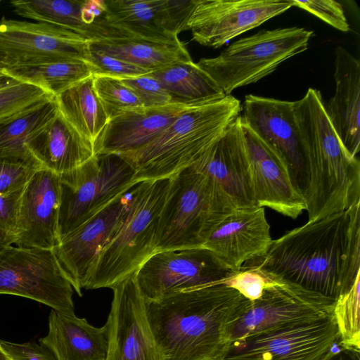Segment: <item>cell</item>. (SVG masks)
<instances>
[{"label":"cell","instance_id":"6da1fadb","mask_svg":"<svg viewBox=\"0 0 360 360\" xmlns=\"http://www.w3.org/2000/svg\"><path fill=\"white\" fill-rule=\"evenodd\" d=\"M253 261L271 279L335 300L360 276V202L287 231Z\"/></svg>","mask_w":360,"mask_h":360},{"label":"cell","instance_id":"7a4b0ae2","mask_svg":"<svg viewBox=\"0 0 360 360\" xmlns=\"http://www.w3.org/2000/svg\"><path fill=\"white\" fill-rule=\"evenodd\" d=\"M246 300L214 283L144 301L159 360H221L229 325Z\"/></svg>","mask_w":360,"mask_h":360},{"label":"cell","instance_id":"3957f363","mask_svg":"<svg viewBox=\"0 0 360 360\" xmlns=\"http://www.w3.org/2000/svg\"><path fill=\"white\" fill-rule=\"evenodd\" d=\"M293 110L307 156L308 221L344 211L360 202V164L342 143L321 92L309 88Z\"/></svg>","mask_w":360,"mask_h":360},{"label":"cell","instance_id":"277c9868","mask_svg":"<svg viewBox=\"0 0 360 360\" xmlns=\"http://www.w3.org/2000/svg\"><path fill=\"white\" fill-rule=\"evenodd\" d=\"M228 95L190 109L144 147L120 155L134 169L137 182L169 179L200 160L241 112Z\"/></svg>","mask_w":360,"mask_h":360},{"label":"cell","instance_id":"5b68a950","mask_svg":"<svg viewBox=\"0 0 360 360\" xmlns=\"http://www.w3.org/2000/svg\"><path fill=\"white\" fill-rule=\"evenodd\" d=\"M236 209L212 178L191 167L180 172L170 178L158 224L155 252L203 246Z\"/></svg>","mask_w":360,"mask_h":360},{"label":"cell","instance_id":"8992f818","mask_svg":"<svg viewBox=\"0 0 360 360\" xmlns=\"http://www.w3.org/2000/svg\"><path fill=\"white\" fill-rule=\"evenodd\" d=\"M169 182L170 178L146 180L131 188L124 218L93 264L84 289L111 288L155 252L158 224Z\"/></svg>","mask_w":360,"mask_h":360},{"label":"cell","instance_id":"52a82bcc","mask_svg":"<svg viewBox=\"0 0 360 360\" xmlns=\"http://www.w3.org/2000/svg\"><path fill=\"white\" fill-rule=\"evenodd\" d=\"M314 32L290 27L258 31L227 46L214 58H202L197 65L226 96L272 73L288 58L307 49Z\"/></svg>","mask_w":360,"mask_h":360},{"label":"cell","instance_id":"ba28073f","mask_svg":"<svg viewBox=\"0 0 360 360\" xmlns=\"http://www.w3.org/2000/svg\"><path fill=\"white\" fill-rule=\"evenodd\" d=\"M134 175L132 166L118 154L95 155L80 167L60 174V241L138 184Z\"/></svg>","mask_w":360,"mask_h":360},{"label":"cell","instance_id":"9c48e42d","mask_svg":"<svg viewBox=\"0 0 360 360\" xmlns=\"http://www.w3.org/2000/svg\"><path fill=\"white\" fill-rule=\"evenodd\" d=\"M103 15L89 25L88 40L137 39L179 41L195 0H105Z\"/></svg>","mask_w":360,"mask_h":360},{"label":"cell","instance_id":"30bf717a","mask_svg":"<svg viewBox=\"0 0 360 360\" xmlns=\"http://www.w3.org/2000/svg\"><path fill=\"white\" fill-rule=\"evenodd\" d=\"M342 351L332 313L233 340L221 360H332Z\"/></svg>","mask_w":360,"mask_h":360},{"label":"cell","instance_id":"8fae6325","mask_svg":"<svg viewBox=\"0 0 360 360\" xmlns=\"http://www.w3.org/2000/svg\"><path fill=\"white\" fill-rule=\"evenodd\" d=\"M73 292L53 249L11 245L0 252V294L32 299L74 316Z\"/></svg>","mask_w":360,"mask_h":360},{"label":"cell","instance_id":"7c38bea8","mask_svg":"<svg viewBox=\"0 0 360 360\" xmlns=\"http://www.w3.org/2000/svg\"><path fill=\"white\" fill-rule=\"evenodd\" d=\"M236 271L202 246L156 252L134 275L144 301H153L185 290L221 283Z\"/></svg>","mask_w":360,"mask_h":360},{"label":"cell","instance_id":"4fadbf2b","mask_svg":"<svg viewBox=\"0 0 360 360\" xmlns=\"http://www.w3.org/2000/svg\"><path fill=\"white\" fill-rule=\"evenodd\" d=\"M335 300L297 285L276 281L262 296L247 300L229 327L230 342L286 325L311 322L332 315Z\"/></svg>","mask_w":360,"mask_h":360},{"label":"cell","instance_id":"5bb4252c","mask_svg":"<svg viewBox=\"0 0 360 360\" xmlns=\"http://www.w3.org/2000/svg\"><path fill=\"white\" fill-rule=\"evenodd\" d=\"M242 122L286 164L292 181L305 199L307 156L293 110V101L246 95Z\"/></svg>","mask_w":360,"mask_h":360},{"label":"cell","instance_id":"9a60e30c","mask_svg":"<svg viewBox=\"0 0 360 360\" xmlns=\"http://www.w3.org/2000/svg\"><path fill=\"white\" fill-rule=\"evenodd\" d=\"M0 51L8 68L64 60H86L89 40L52 25L2 18Z\"/></svg>","mask_w":360,"mask_h":360},{"label":"cell","instance_id":"2e32d148","mask_svg":"<svg viewBox=\"0 0 360 360\" xmlns=\"http://www.w3.org/2000/svg\"><path fill=\"white\" fill-rule=\"evenodd\" d=\"M291 7L290 0H195L187 26L194 41L217 49Z\"/></svg>","mask_w":360,"mask_h":360},{"label":"cell","instance_id":"e0dca14e","mask_svg":"<svg viewBox=\"0 0 360 360\" xmlns=\"http://www.w3.org/2000/svg\"><path fill=\"white\" fill-rule=\"evenodd\" d=\"M131 189L63 238L53 251L73 289L82 296L93 264L121 225L129 206Z\"/></svg>","mask_w":360,"mask_h":360},{"label":"cell","instance_id":"ac0fdd59","mask_svg":"<svg viewBox=\"0 0 360 360\" xmlns=\"http://www.w3.org/2000/svg\"><path fill=\"white\" fill-rule=\"evenodd\" d=\"M105 360H159L145 302L132 274L111 288Z\"/></svg>","mask_w":360,"mask_h":360},{"label":"cell","instance_id":"d6986e66","mask_svg":"<svg viewBox=\"0 0 360 360\" xmlns=\"http://www.w3.org/2000/svg\"><path fill=\"white\" fill-rule=\"evenodd\" d=\"M60 174L41 168L25 185L13 244L24 248L53 249L60 242Z\"/></svg>","mask_w":360,"mask_h":360},{"label":"cell","instance_id":"ffe728a7","mask_svg":"<svg viewBox=\"0 0 360 360\" xmlns=\"http://www.w3.org/2000/svg\"><path fill=\"white\" fill-rule=\"evenodd\" d=\"M242 122V121H241ZM257 207H269L292 219L306 210L304 198L295 187L280 156L242 122Z\"/></svg>","mask_w":360,"mask_h":360},{"label":"cell","instance_id":"44dd1931","mask_svg":"<svg viewBox=\"0 0 360 360\" xmlns=\"http://www.w3.org/2000/svg\"><path fill=\"white\" fill-rule=\"evenodd\" d=\"M191 167L217 182L236 208L257 207L240 115L229 124L207 153Z\"/></svg>","mask_w":360,"mask_h":360},{"label":"cell","instance_id":"7402d4cb","mask_svg":"<svg viewBox=\"0 0 360 360\" xmlns=\"http://www.w3.org/2000/svg\"><path fill=\"white\" fill-rule=\"evenodd\" d=\"M273 239L264 207L237 208L211 233L202 247L212 251L230 269L264 256Z\"/></svg>","mask_w":360,"mask_h":360},{"label":"cell","instance_id":"603a6c76","mask_svg":"<svg viewBox=\"0 0 360 360\" xmlns=\"http://www.w3.org/2000/svg\"><path fill=\"white\" fill-rule=\"evenodd\" d=\"M202 105L172 102L141 107L110 119L94 143L96 155L137 150L156 139L186 111Z\"/></svg>","mask_w":360,"mask_h":360},{"label":"cell","instance_id":"cb8c5ba5","mask_svg":"<svg viewBox=\"0 0 360 360\" xmlns=\"http://www.w3.org/2000/svg\"><path fill=\"white\" fill-rule=\"evenodd\" d=\"M335 54V91L325 109L342 143L356 157L360 150V63L342 46Z\"/></svg>","mask_w":360,"mask_h":360},{"label":"cell","instance_id":"d4e9b609","mask_svg":"<svg viewBox=\"0 0 360 360\" xmlns=\"http://www.w3.org/2000/svg\"><path fill=\"white\" fill-rule=\"evenodd\" d=\"M39 344L56 360H105L108 346V326L98 328L85 319L68 316L52 309L49 329Z\"/></svg>","mask_w":360,"mask_h":360},{"label":"cell","instance_id":"484cf974","mask_svg":"<svg viewBox=\"0 0 360 360\" xmlns=\"http://www.w3.org/2000/svg\"><path fill=\"white\" fill-rule=\"evenodd\" d=\"M27 148L42 168L58 174L76 169L96 155L94 143L81 136L59 111Z\"/></svg>","mask_w":360,"mask_h":360},{"label":"cell","instance_id":"4316f807","mask_svg":"<svg viewBox=\"0 0 360 360\" xmlns=\"http://www.w3.org/2000/svg\"><path fill=\"white\" fill-rule=\"evenodd\" d=\"M90 50L138 65L150 72L176 63L191 61L184 43L137 39H97L89 41Z\"/></svg>","mask_w":360,"mask_h":360},{"label":"cell","instance_id":"83f0119b","mask_svg":"<svg viewBox=\"0 0 360 360\" xmlns=\"http://www.w3.org/2000/svg\"><path fill=\"white\" fill-rule=\"evenodd\" d=\"M148 74L162 84L174 103L205 105L226 96L210 75L193 60Z\"/></svg>","mask_w":360,"mask_h":360},{"label":"cell","instance_id":"f1b7e54d","mask_svg":"<svg viewBox=\"0 0 360 360\" xmlns=\"http://www.w3.org/2000/svg\"><path fill=\"white\" fill-rule=\"evenodd\" d=\"M92 77L55 96V101L63 118L94 145L109 119L95 92Z\"/></svg>","mask_w":360,"mask_h":360},{"label":"cell","instance_id":"f546056e","mask_svg":"<svg viewBox=\"0 0 360 360\" xmlns=\"http://www.w3.org/2000/svg\"><path fill=\"white\" fill-rule=\"evenodd\" d=\"M4 71L20 82L41 87L54 96L95 74L93 65L86 60L15 66Z\"/></svg>","mask_w":360,"mask_h":360},{"label":"cell","instance_id":"4dcf8cb0","mask_svg":"<svg viewBox=\"0 0 360 360\" xmlns=\"http://www.w3.org/2000/svg\"><path fill=\"white\" fill-rule=\"evenodd\" d=\"M58 114L54 97L0 120V155L30 154L27 143Z\"/></svg>","mask_w":360,"mask_h":360},{"label":"cell","instance_id":"1f68e13d","mask_svg":"<svg viewBox=\"0 0 360 360\" xmlns=\"http://www.w3.org/2000/svg\"><path fill=\"white\" fill-rule=\"evenodd\" d=\"M84 0H17L11 2L14 12L37 22L52 25L86 38L89 25L82 19Z\"/></svg>","mask_w":360,"mask_h":360},{"label":"cell","instance_id":"d6a6232c","mask_svg":"<svg viewBox=\"0 0 360 360\" xmlns=\"http://www.w3.org/2000/svg\"><path fill=\"white\" fill-rule=\"evenodd\" d=\"M360 276L335 301L333 315L343 351L360 354Z\"/></svg>","mask_w":360,"mask_h":360},{"label":"cell","instance_id":"836d02e7","mask_svg":"<svg viewBox=\"0 0 360 360\" xmlns=\"http://www.w3.org/2000/svg\"><path fill=\"white\" fill-rule=\"evenodd\" d=\"M93 86L109 120L120 113L143 107L139 98L120 79L94 75Z\"/></svg>","mask_w":360,"mask_h":360},{"label":"cell","instance_id":"e575fe53","mask_svg":"<svg viewBox=\"0 0 360 360\" xmlns=\"http://www.w3.org/2000/svg\"><path fill=\"white\" fill-rule=\"evenodd\" d=\"M54 97L41 87L25 82L0 89V120Z\"/></svg>","mask_w":360,"mask_h":360},{"label":"cell","instance_id":"d590c367","mask_svg":"<svg viewBox=\"0 0 360 360\" xmlns=\"http://www.w3.org/2000/svg\"><path fill=\"white\" fill-rule=\"evenodd\" d=\"M41 168L31 154L0 155V193L23 188L33 174Z\"/></svg>","mask_w":360,"mask_h":360},{"label":"cell","instance_id":"8d00e7d4","mask_svg":"<svg viewBox=\"0 0 360 360\" xmlns=\"http://www.w3.org/2000/svg\"><path fill=\"white\" fill-rule=\"evenodd\" d=\"M255 266L242 267L221 283L237 290L245 299L253 301L259 298L264 290L274 283Z\"/></svg>","mask_w":360,"mask_h":360},{"label":"cell","instance_id":"74e56055","mask_svg":"<svg viewBox=\"0 0 360 360\" xmlns=\"http://www.w3.org/2000/svg\"><path fill=\"white\" fill-rule=\"evenodd\" d=\"M120 79L139 98L143 107L165 105L172 103L168 92L155 78L148 73Z\"/></svg>","mask_w":360,"mask_h":360},{"label":"cell","instance_id":"f35d334b","mask_svg":"<svg viewBox=\"0 0 360 360\" xmlns=\"http://www.w3.org/2000/svg\"><path fill=\"white\" fill-rule=\"evenodd\" d=\"M88 61L94 68V75L124 79L138 77L150 72L129 62L90 49Z\"/></svg>","mask_w":360,"mask_h":360},{"label":"cell","instance_id":"ab89813d","mask_svg":"<svg viewBox=\"0 0 360 360\" xmlns=\"http://www.w3.org/2000/svg\"><path fill=\"white\" fill-rule=\"evenodd\" d=\"M292 6L302 8L342 32L349 31L342 6L333 0H290Z\"/></svg>","mask_w":360,"mask_h":360},{"label":"cell","instance_id":"60d3db41","mask_svg":"<svg viewBox=\"0 0 360 360\" xmlns=\"http://www.w3.org/2000/svg\"><path fill=\"white\" fill-rule=\"evenodd\" d=\"M25 186L15 191L0 193V231L11 238L13 243L20 204Z\"/></svg>","mask_w":360,"mask_h":360},{"label":"cell","instance_id":"b9f144b4","mask_svg":"<svg viewBox=\"0 0 360 360\" xmlns=\"http://www.w3.org/2000/svg\"><path fill=\"white\" fill-rule=\"evenodd\" d=\"M0 345L11 360H56L47 348L36 342L14 343L0 340Z\"/></svg>","mask_w":360,"mask_h":360},{"label":"cell","instance_id":"7bdbcfd3","mask_svg":"<svg viewBox=\"0 0 360 360\" xmlns=\"http://www.w3.org/2000/svg\"><path fill=\"white\" fill-rule=\"evenodd\" d=\"M22 82L8 75L4 70H0V89Z\"/></svg>","mask_w":360,"mask_h":360},{"label":"cell","instance_id":"ee69618b","mask_svg":"<svg viewBox=\"0 0 360 360\" xmlns=\"http://www.w3.org/2000/svg\"><path fill=\"white\" fill-rule=\"evenodd\" d=\"M332 360H360L359 354H354L346 351H342L336 355Z\"/></svg>","mask_w":360,"mask_h":360},{"label":"cell","instance_id":"f6af8a7d","mask_svg":"<svg viewBox=\"0 0 360 360\" xmlns=\"http://www.w3.org/2000/svg\"><path fill=\"white\" fill-rule=\"evenodd\" d=\"M11 244H13V240L0 231V252Z\"/></svg>","mask_w":360,"mask_h":360},{"label":"cell","instance_id":"bcb514c9","mask_svg":"<svg viewBox=\"0 0 360 360\" xmlns=\"http://www.w3.org/2000/svg\"><path fill=\"white\" fill-rule=\"evenodd\" d=\"M8 68L6 57L3 52L0 51V70H4Z\"/></svg>","mask_w":360,"mask_h":360},{"label":"cell","instance_id":"7dc6e473","mask_svg":"<svg viewBox=\"0 0 360 360\" xmlns=\"http://www.w3.org/2000/svg\"><path fill=\"white\" fill-rule=\"evenodd\" d=\"M0 360H11L0 345Z\"/></svg>","mask_w":360,"mask_h":360},{"label":"cell","instance_id":"c3c4849f","mask_svg":"<svg viewBox=\"0 0 360 360\" xmlns=\"http://www.w3.org/2000/svg\"><path fill=\"white\" fill-rule=\"evenodd\" d=\"M0 2H1V1H0Z\"/></svg>","mask_w":360,"mask_h":360}]
</instances>
